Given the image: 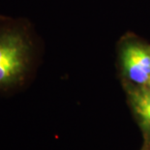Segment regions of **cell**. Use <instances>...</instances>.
Returning a JSON list of instances; mask_svg holds the SVG:
<instances>
[{
    "mask_svg": "<svg viewBox=\"0 0 150 150\" xmlns=\"http://www.w3.org/2000/svg\"><path fill=\"white\" fill-rule=\"evenodd\" d=\"M35 63V43L24 21L0 15V96L25 84Z\"/></svg>",
    "mask_w": 150,
    "mask_h": 150,
    "instance_id": "6da1fadb",
    "label": "cell"
},
{
    "mask_svg": "<svg viewBox=\"0 0 150 150\" xmlns=\"http://www.w3.org/2000/svg\"><path fill=\"white\" fill-rule=\"evenodd\" d=\"M131 102L142 126L150 130V90L146 87L133 90Z\"/></svg>",
    "mask_w": 150,
    "mask_h": 150,
    "instance_id": "3957f363",
    "label": "cell"
},
{
    "mask_svg": "<svg viewBox=\"0 0 150 150\" xmlns=\"http://www.w3.org/2000/svg\"><path fill=\"white\" fill-rule=\"evenodd\" d=\"M146 88H148L149 89V90H150V79H149V81H148V82H147V83H146Z\"/></svg>",
    "mask_w": 150,
    "mask_h": 150,
    "instance_id": "277c9868",
    "label": "cell"
},
{
    "mask_svg": "<svg viewBox=\"0 0 150 150\" xmlns=\"http://www.w3.org/2000/svg\"><path fill=\"white\" fill-rule=\"evenodd\" d=\"M123 73L134 83L145 86L150 79V46L139 42L126 43L121 49Z\"/></svg>",
    "mask_w": 150,
    "mask_h": 150,
    "instance_id": "7a4b0ae2",
    "label": "cell"
}]
</instances>
